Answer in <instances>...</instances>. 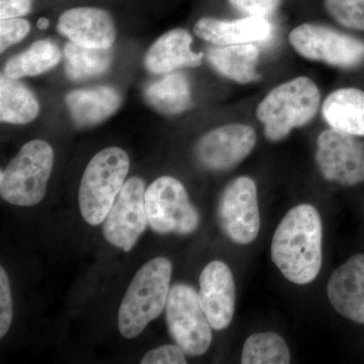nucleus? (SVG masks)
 <instances>
[{"label": "nucleus", "instance_id": "1", "mask_svg": "<svg viewBox=\"0 0 364 364\" xmlns=\"http://www.w3.org/2000/svg\"><path fill=\"white\" fill-rule=\"evenodd\" d=\"M323 225L317 208L303 203L287 212L273 234L272 259L289 282L305 286L320 273Z\"/></svg>", "mask_w": 364, "mask_h": 364}, {"label": "nucleus", "instance_id": "2", "mask_svg": "<svg viewBox=\"0 0 364 364\" xmlns=\"http://www.w3.org/2000/svg\"><path fill=\"white\" fill-rule=\"evenodd\" d=\"M320 104L317 85L311 78L299 76L270 90L258 105L256 117L263 124L267 140L280 142L294 129L310 123Z\"/></svg>", "mask_w": 364, "mask_h": 364}, {"label": "nucleus", "instance_id": "3", "mask_svg": "<svg viewBox=\"0 0 364 364\" xmlns=\"http://www.w3.org/2000/svg\"><path fill=\"white\" fill-rule=\"evenodd\" d=\"M171 274L172 263L162 256L139 269L119 306L117 326L122 336L136 338L161 315L168 299Z\"/></svg>", "mask_w": 364, "mask_h": 364}, {"label": "nucleus", "instance_id": "4", "mask_svg": "<svg viewBox=\"0 0 364 364\" xmlns=\"http://www.w3.org/2000/svg\"><path fill=\"white\" fill-rule=\"evenodd\" d=\"M130 169V158L121 148L109 147L93 156L79 186L81 215L91 226L104 223Z\"/></svg>", "mask_w": 364, "mask_h": 364}, {"label": "nucleus", "instance_id": "5", "mask_svg": "<svg viewBox=\"0 0 364 364\" xmlns=\"http://www.w3.org/2000/svg\"><path fill=\"white\" fill-rule=\"evenodd\" d=\"M54 164V151L42 140L25 144L0 173V196L6 202L32 207L45 198Z\"/></svg>", "mask_w": 364, "mask_h": 364}, {"label": "nucleus", "instance_id": "6", "mask_svg": "<svg viewBox=\"0 0 364 364\" xmlns=\"http://www.w3.org/2000/svg\"><path fill=\"white\" fill-rule=\"evenodd\" d=\"M165 317L172 339L186 355L198 358L208 350L213 328L195 287L186 284L170 287Z\"/></svg>", "mask_w": 364, "mask_h": 364}, {"label": "nucleus", "instance_id": "7", "mask_svg": "<svg viewBox=\"0 0 364 364\" xmlns=\"http://www.w3.org/2000/svg\"><path fill=\"white\" fill-rule=\"evenodd\" d=\"M146 212L151 229L158 234L189 235L200 225V214L189 200L181 181L162 176L145 193Z\"/></svg>", "mask_w": 364, "mask_h": 364}, {"label": "nucleus", "instance_id": "8", "mask_svg": "<svg viewBox=\"0 0 364 364\" xmlns=\"http://www.w3.org/2000/svg\"><path fill=\"white\" fill-rule=\"evenodd\" d=\"M289 40L294 51L311 61L345 69L364 63V41L322 23H301Z\"/></svg>", "mask_w": 364, "mask_h": 364}, {"label": "nucleus", "instance_id": "9", "mask_svg": "<svg viewBox=\"0 0 364 364\" xmlns=\"http://www.w3.org/2000/svg\"><path fill=\"white\" fill-rule=\"evenodd\" d=\"M222 231L233 243L248 245L256 240L261 227L257 186L248 176L230 182L218 205Z\"/></svg>", "mask_w": 364, "mask_h": 364}, {"label": "nucleus", "instance_id": "10", "mask_svg": "<svg viewBox=\"0 0 364 364\" xmlns=\"http://www.w3.org/2000/svg\"><path fill=\"white\" fill-rule=\"evenodd\" d=\"M316 162L326 181L342 186L364 182V144L358 136L329 128L318 136Z\"/></svg>", "mask_w": 364, "mask_h": 364}, {"label": "nucleus", "instance_id": "11", "mask_svg": "<svg viewBox=\"0 0 364 364\" xmlns=\"http://www.w3.org/2000/svg\"><path fill=\"white\" fill-rule=\"evenodd\" d=\"M145 182L131 177L124 182L102 227L105 240L129 252L145 232L148 223L145 203Z\"/></svg>", "mask_w": 364, "mask_h": 364}, {"label": "nucleus", "instance_id": "12", "mask_svg": "<svg viewBox=\"0 0 364 364\" xmlns=\"http://www.w3.org/2000/svg\"><path fill=\"white\" fill-rule=\"evenodd\" d=\"M257 143L253 127L229 124L205 134L196 146V155L205 168L222 171L236 166L252 153Z\"/></svg>", "mask_w": 364, "mask_h": 364}, {"label": "nucleus", "instance_id": "13", "mask_svg": "<svg viewBox=\"0 0 364 364\" xmlns=\"http://www.w3.org/2000/svg\"><path fill=\"white\" fill-rule=\"evenodd\" d=\"M198 296L213 329L221 331L229 327L236 306V286L233 273L226 263L212 261L203 268Z\"/></svg>", "mask_w": 364, "mask_h": 364}, {"label": "nucleus", "instance_id": "14", "mask_svg": "<svg viewBox=\"0 0 364 364\" xmlns=\"http://www.w3.org/2000/svg\"><path fill=\"white\" fill-rule=\"evenodd\" d=\"M327 294L334 310L342 317L364 325V254L351 256L332 273Z\"/></svg>", "mask_w": 364, "mask_h": 364}, {"label": "nucleus", "instance_id": "15", "mask_svg": "<svg viewBox=\"0 0 364 364\" xmlns=\"http://www.w3.org/2000/svg\"><path fill=\"white\" fill-rule=\"evenodd\" d=\"M57 28L70 42L88 48H112L116 39L112 16L95 7L68 9L60 16Z\"/></svg>", "mask_w": 364, "mask_h": 364}, {"label": "nucleus", "instance_id": "16", "mask_svg": "<svg viewBox=\"0 0 364 364\" xmlns=\"http://www.w3.org/2000/svg\"><path fill=\"white\" fill-rule=\"evenodd\" d=\"M273 26L268 18L246 16L232 21L203 18L193 33L200 39L218 46L254 44L270 39Z\"/></svg>", "mask_w": 364, "mask_h": 364}, {"label": "nucleus", "instance_id": "17", "mask_svg": "<svg viewBox=\"0 0 364 364\" xmlns=\"http://www.w3.org/2000/svg\"><path fill=\"white\" fill-rule=\"evenodd\" d=\"M193 38L183 28L164 33L152 45L145 56L146 68L154 74H168L182 68L202 65L203 53L191 50Z\"/></svg>", "mask_w": 364, "mask_h": 364}, {"label": "nucleus", "instance_id": "18", "mask_svg": "<svg viewBox=\"0 0 364 364\" xmlns=\"http://www.w3.org/2000/svg\"><path fill=\"white\" fill-rule=\"evenodd\" d=\"M66 104L74 123L78 127H91L109 119L119 109L122 97L111 86H97L71 91Z\"/></svg>", "mask_w": 364, "mask_h": 364}, {"label": "nucleus", "instance_id": "19", "mask_svg": "<svg viewBox=\"0 0 364 364\" xmlns=\"http://www.w3.org/2000/svg\"><path fill=\"white\" fill-rule=\"evenodd\" d=\"M322 114L330 128L364 136V91L352 87L333 91L323 102Z\"/></svg>", "mask_w": 364, "mask_h": 364}, {"label": "nucleus", "instance_id": "20", "mask_svg": "<svg viewBox=\"0 0 364 364\" xmlns=\"http://www.w3.org/2000/svg\"><path fill=\"white\" fill-rule=\"evenodd\" d=\"M259 49L254 44L218 46L208 53V61L215 70L241 85L259 80Z\"/></svg>", "mask_w": 364, "mask_h": 364}, {"label": "nucleus", "instance_id": "21", "mask_svg": "<svg viewBox=\"0 0 364 364\" xmlns=\"http://www.w3.org/2000/svg\"><path fill=\"white\" fill-rule=\"evenodd\" d=\"M145 97L148 102L162 114H181L191 105L188 78L181 72H171L148 86Z\"/></svg>", "mask_w": 364, "mask_h": 364}, {"label": "nucleus", "instance_id": "22", "mask_svg": "<svg viewBox=\"0 0 364 364\" xmlns=\"http://www.w3.org/2000/svg\"><path fill=\"white\" fill-rule=\"evenodd\" d=\"M39 102L35 95L18 79L0 78V119L4 123H30L39 114Z\"/></svg>", "mask_w": 364, "mask_h": 364}, {"label": "nucleus", "instance_id": "23", "mask_svg": "<svg viewBox=\"0 0 364 364\" xmlns=\"http://www.w3.org/2000/svg\"><path fill=\"white\" fill-rule=\"evenodd\" d=\"M61 61V52L54 43L41 40L33 43L26 51L13 57L4 67L6 77H31L49 71Z\"/></svg>", "mask_w": 364, "mask_h": 364}, {"label": "nucleus", "instance_id": "24", "mask_svg": "<svg viewBox=\"0 0 364 364\" xmlns=\"http://www.w3.org/2000/svg\"><path fill=\"white\" fill-rule=\"evenodd\" d=\"M64 54L66 75L74 81L97 77L112 65V48L98 49L70 42L66 45Z\"/></svg>", "mask_w": 364, "mask_h": 364}, {"label": "nucleus", "instance_id": "25", "mask_svg": "<svg viewBox=\"0 0 364 364\" xmlns=\"http://www.w3.org/2000/svg\"><path fill=\"white\" fill-rule=\"evenodd\" d=\"M291 351L280 335L273 332L256 333L246 339L242 350L243 364H287Z\"/></svg>", "mask_w": 364, "mask_h": 364}, {"label": "nucleus", "instance_id": "26", "mask_svg": "<svg viewBox=\"0 0 364 364\" xmlns=\"http://www.w3.org/2000/svg\"><path fill=\"white\" fill-rule=\"evenodd\" d=\"M320 6L338 25L364 32V0H320Z\"/></svg>", "mask_w": 364, "mask_h": 364}, {"label": "nucleus", "instance_id": "27", "mask_svg": "<svg viewBox=\"0 0 364 364\" xmlns=\"http://www.w3.org/2000/svg\"><path fill=\"white\" fill-rule=\"evenodd\" d=\"M229 6L246 16H257L269 20L284 6V0H227Z\"/></svg>", "mask_w": 364, "mask_h": 364}, {"label": "nucleus", "instance_id": "28", "mask_svg": "<svg viewBox=\"0 0 364 364\" xmlns=\"http://www.w3.org/2000/svg\"><path fill=\"white\" fill-rule=\"evenodd\" d=\"M30 30V23L23 18L2 20L0 23V52L4 53L11 46L21 42Z\"/></svg>", "mask_w": 364, "mask_h": 364}, {"label": "nucleus", "instance_id": "29", "mask_svg": "<svg viewBox=\"0 0 364 364\" xmlns=\"http://www.w3.org/2000/svg\"><path fill=\"white\" fill-rule=\"evenodd\" d=\"M13 322V296L4 268H0V338H4Z\"/></svg>", "mask_w": 364, "mask_h": 364}, {"label": "nucleus", "instance_id": "30", "mask_svg": "<svg viewBox=\"0 0 364 364\" xmlns=\"http://www.w3.org/2000/svg\"><path fill=\"white\" fill-rule=\"evenodd\" d=\"M186 354L178 345H162L145 354L142 364H186Z\"/></svg>", "mask_w": 364, "mask_h": 364}, {"label": "nucleus", "instance_id": "31", "mask_svg": "<svg viewBox=\"0 0 364 364\" xmlns=\"http://www.w3.org/2000/svg\"><path fill=\"white\" fill-rule=\"evenodd\" d=\"M32 0H0V18H21L32 11Z\"/></svg>", "mask_w": 364, "mask_h": 364}, {"label": "nucleus", "instance_id": "32", "mask_svg": "<svg viewBox=\"0 0 364 364\" xmlns=\"http://www.w3.org/2000/svg\"><path fill=\"white\" fill-rule=\"evenodd\" d=\"M38 26H39L40 28L44 30V28H47L48 26H49V21L47 18H40L39 23H38Z\"/></svg>", "mask_w": 364, "mask_h": 364}]
</instances>
